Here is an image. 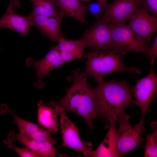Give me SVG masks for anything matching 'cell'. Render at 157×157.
<instances>
[{"label":"cell","instance_id":"obj_1","mask_svg":"<svg viewBox=\"0 0 157 157\" xmlns=\"http://www.w3.org/2000/svg\"><path fill=\"white\" fill-rule=\"evenodd\" d=\"M67 78L73 83L66 89L64 97L58 102L51 101L46 104L52 108L60 107L66 112L75 113L86 121L90 129H94L93 122L96 117L93 88L90 86L87 77L79 68L74 70Z\"/></svg>","mask_w":157,"mask_h":157},{"label":"cell","instance_id":"obj_2","mask_svg":"<svg viewBox=\"0 0 157 157\" xmlns=\"http://www.w3.org/2000/svg\"><path fill=\"white\" fill-rule=\"evenodd\" d=\"M93 90L96 117L108 123L106 128L116 121L117 116L124 108L135 104L131 87L126 81H104Z\"/></svg>","mask_w":157,"mask_h":157},{"label":"cell","instance_id":"obj_3","mask_svg":"<svg viewBox=\"0 0 157 157\" xmlns=\"http://www.w3.org/2000/svg\"><path fill=\"white\" fill-rule=\"evenodd\" d=\"M123 55L106 50H92L87 52L85 55L87 60L83 72L87 78L93 77L97 84L104 81L106 74L115 72L125 71L141 74V71L138 68L127 67L124 65L121 61Z\"/></svg>","mask_w":157,"mask_h":157},{"label":"cell","instance_id":"obj_4","mask_svg":"<svg viewBox=\"0 0 157 157\" xmlns=\"http://www.w3.org/2000/svg\"><path fill=\"white\" fill-rule=\"evenodd\" d=\"M131 92L135 99V105L141 110L140 121L134 128L140 134L145 131L144 116L149 106L157 95V76L153 65H151L149 74L144 77L136 80L135 86L131 87Z\"/></svg>","mask_w":157,"mask_h":157},{"label":"cell","instance_id":"obj_5","mask_svg":"<svg viewBox=\"0 0 157 157\" xmlns=\"http://www.w3.org/2000/svg\"><path fill=\"white\" fill-rule=\"evenodd\" d=\"M109 23L113 51L124 55L129 52L146 55L147 47L144 46L129 25L126 24Z\"/></svg>","mask_w":157,"mask_h":157},{"label":"cell","instance_id":"obj_6","mask_svg":"<svg viewBox=\"0 0 157 157\" xmlns=\"http://www.w3.org/2000/svg\"><path fill=\"white\" fill-rule=\"evenodd\" d=\"M60 115V129L62 134V145L72 148L81 152L86 156L91 157L92 146L89 142H83L79 136L78 129L66 115V112L59 107H54Z\"/></svg>","mask_w":157,"mask_h":157},{"label":"cell","instance_id":"obj_7","mask_svg":"<svg viewBox=\"0 0 157 157\" xmlns=\"http://www.w3.org/2000/svg\"><path fill=\"white\" fill-rule=\"evenodd\" d=\"M79 40L92 50L113 51L110 23L101 17L85 32Z\"/></svg>","mask_w":157,"mask_h":157},{"label":"cell","instance_id":"obj_8","mask_svg":"<svg viewBox=\"0 0 157 157\" xmlns=\"http://www.w3.org/2000/svg\"><path fill=\"white\" fill-rule=\"evenodd\" d=\"M129 118L130 116L123 111L117 117L116 121L119 123V128L117 130L119 157H122L139 146L146 140L132 127L129 122Z\"/></svg>","mask_w":157,"mask_h":157},{"label":"cell","instance_id":"obj_9","mask_svg":"<svg viewBox=\"0 0 157 157\" xmlns=\"http://www.w3.org/2000/svg\"><path fill=\"white\" fill-rule=\"evenodd\" d=\"M141 6L140 0H114L107 5L105 14L101 17L106 22L126 24Z\"/></svg>","mask_w":157,"mask_h":157},{"label":"cell","instance_id":"obj_10","mask_svg":"<svg viewBox=\"0 0 157 157\" xmlns=\"http://www.w3.org/2000/svg\"><path fill=\"white\" fill-rule=\"evenodd\" d=\"M129 26L144 46L147 47L151 35L157 29V17L149 15L143 7L139 8L130 19Z\"/></svg>","mask_w":157,"mask_h":157},{"label":"cell","instance_id":"obj_11","mask_svg":"<svg viewBox=\"0 0 157 157\" xmlns=\"http://www.w3.org/2000/svg\"><path fill=\"white\" fill-rule=\"evenodd\" d=\"M26 63L27 67L36 69L38 80L35 82L34 86L39 89L43 88L45 86L42 81L44 77L52 70L65 64L56 46L52 47L46 55L41 60L35 61L33 58L29 57L26 59Z\"/></svg>","mask_w":157,"mask_h":157},{"label":"cell","instance_id":"obj_12","mask_svg":"<svg viewBox=\"0 0 157 157\" xmlns=\"http://www.w3.org/2000/svg\"><path fill=\"white\" fill-rule=\"evenodd\" d=\"M0 112L1 114L8 113L12 115L14 118L13 123L17 126L20 133L25 134L40 141L56 143L57 139L53 138L47 129L20 118L13 110L8 108L6 104L1 106Z\"/></svg>","mask_w":157,"mask_h":157},{"label":"cell","instance_id":"obj_13","mask_svg":"<svg viewBox=\"0 0 157 157\" xmlns=\"http://www.w3.org/2000/svg\"><path fill=\"white\" fill-rule=\"evenodd\" d=\"M18 0H11L4 16L0 19V27L7 28L18 32L26 37L33 26L29 15L22 16L14 13L15 8L20 6Z\"/></svg>","mask_w":157,"mask_h":157},{"label":"cell","instance_id":"obj_14","mask_svg":"<svg viewBox=\"0 0 157 157\" xmlns=\"http://www.w3.org/2000/svg\"><path fill=\"white\" fill-rule=\"evenodd\" d=\"M29 15L33 26L37 27L42 34L52 42H58L60 40L65 38L60 29L61 17H49L31 14Z\"/></svg>","mask_w":157,"mask_h":157},{"label":"cell","instance_id":"obj_15","mask_svg":"<svg viewBox=\"0 0 157 157\" xmlns=\"http://www.w3.org/2000/svg\"><path fill=\"white\" fill-rule=\"evenodd\" d=\"M16 140L24 146L40 155L42 157H55L56 148L52 144L47 141H38L24 134H17L11 130L7 136L8 141L12 143Z\"/></svg>","mask_w":157,"mask_h":157},{"label":"cell","instance_id":"obj_16","mask_svg":"<svg viewBox=\"0 0 157 157\" xmlns=\"http://www.w3.org/2000/svg\"><path fill=\"white\" fill-rule=\"evenodd\" d=\"M116 122L110 123L105 138L97 148L92 151L91 157H118L117 135Z\"/></svg>","mask_w":157,"mask_h":157},{"label":"cell","instance_id":"obj_17","mask_svg":"<svg viewBox=\"0 0 157 157\" xmlns=\"http://www.w3.org/2000/svg\"><path fill=\"white\" fill-rule=\"evenodd\" d=\"M60 9L63 18L65 16L72 17L83 24L86 23L85 16L88 10V6L81 3L78 0H53Z\"/></svg>","mask_w":157,"mask_h":157},{"label":"cell","instance_id":"obj_18","mask_svg":"<svg viewBox=\"0 0 157 157\" xmlns=\"http://www.w3.org/2000/svg\"><path fill=\"white\" fill-rule=\"evenodd\" d=\"M38 120L39 124L45 128L51 133L54 134L59 129L57 123V110L44 104L41 100L38 103Z\"/></svg>","mask_w":157,"mask_h":157},{"label":"cell","instance_id":"obj_19","mask_svg":"<svg viewBox=\"0 0 157 157\" xmlns=\"http://www.w3.org/2000/svg\"><path fill=\"white\" fill-rule=\"evenodd\" d=\"M30 0L33 6V10L31 14L49 17H61L53 0Z\"/></svg>","mask_w":157,"mask_h":157},{"label":"cell","instance_id":"obj_20","mask_svg":"<svg viewBox=\"0 0 157 157\" xmlns=\"http://www.w3.org/2000/svg\"><path fill=\"white\" fill-rule=\"evenodd\" d=\"M156 122L152 123L153 132L147 135L144 147V157H156L157 156V130Z\"/></svg>","mask_w":157,"mask_h":157},{"label":"cell","instance_id":"obj_21","mask_svg":"<svg viewBox=\"0 0 157 157\" xmlns=\"http://www.w3.org/2000/svg\"><path fill=\"white\" fill-rule=\"evenodd\" d=\"M56 47L59 51H83L86 46L79 40H67L65 38L60 40Z\"/></svg>","mask_w":157,"mask_h":157},{"label":"cell","instance_id":"obj_22","mask_svg":"<svg viewBox=\"0 0 157 157\" xmlns=\"http://www.w3.org/2000/svg\"><path fill=\"white\" fill-rule=\"evenodd\" d=\"M3 142L6 144L8 147L10 148L15 151L21 157H40V155L33 151L25 147L19 148L16 147L12 144L5 140H3Z\"/></svg>","mask_w":157,"mask_h":157},{"label":"cell","instance_id":"obj_23","mask_svg":"<svg viewBox=\"0 0 157 157\" xmlns=\"http://www.w3.org/2000/svg\"><path fill=\"white\" fill-rule=\"evenodd\" d=\"M59 52L65 63L76 59H81L83 56V51H81Z\"/></svg>","mask_w":157,"mask_h":157},{"label":"cell","instance_id":"obj_24","mask_svg":"<svg viewBox=\"0 0 157 157\" xmlns=\"http://www.w3.org/2000/svg\"><path fill=\"white\" fill-rule=\"evenodd\" d=\"M143 8L152 16L157 17V0H140Z\"/></svg>","mask_w":157,"mask_h":157},{"label":"cell","instance_id":"obj_25","mask_svg":"<svg viewBox=\"0 0 157 157\" xmlns=\"http://www.w3.org/2000/svg\"><path fill=\"white\" fill-rule=\"evenodd\" d=\"M146 55L150 60L151 65L154 64L155 58L157 55V36L155 37L154 42L150 47H147Z\"/></svg>","mask_w":157,"mask_h":157},{"label":"cell","instance_id":"obj_26","mask_svg":"<svg viewBox=\"0 0 157 157\" xmlns=\"http://www.w3.org/2000/svg\"><path fill=\"white\" fill-rule=\"evenodd\" d=\"M88 6V10L93 14H97L101 11L100 8L97 3H93Z\"/></svg>","mask_w":157,"mask_h":157},{"label":"cell","instance_id":"obj_27","mask_svg":"<svg viewBox=\"0 0 157 157\" xmlns=\"http://www.w3.org/2000/svg\"><path fill=\"white\" fill-rule=\"evenodd\" d=\"M108 0H97V3L99 6L101 11L105 9L107 6V2Z\"/></svg>","mask_w":157,"mask_h":157},{"label":"cell","instance_id":"obj_28","mask_svg":"<svg viewBox=\"0 0 157 157\" xmlns=\"http://www.w3.org/2000/svg\"><path fill=\"white\" fill-rule=\"evenodd\" d=\"M78 0L81 1H83L85 2H89L91 0Z\"/></svg>","mask_w":157,"mask_h":157}]
</instances>
